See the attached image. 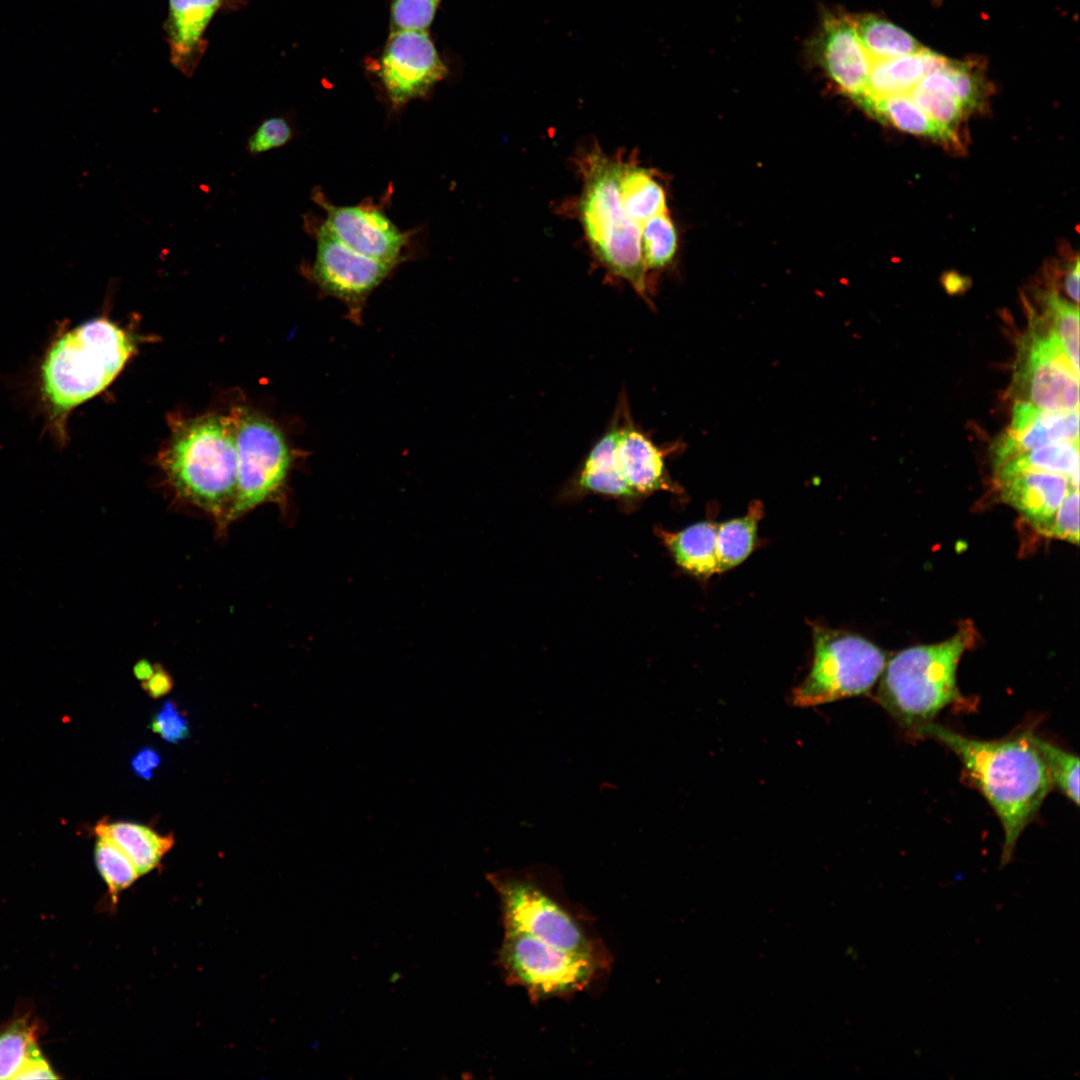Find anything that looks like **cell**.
Returning <instances> with one entry per match:
<instances>
[{"instance_id": "obj_9", "label": "cell", "mask_w": 1080, "mask_h": 1080, "mask_svg": "<svg viewBox=\"0 0 1080 1080\" xmlns=\"http://www.w3.org/2000/svg\"><path fill=\"white\" fill-rule=\"evenodd\" d=\"M498 960L507 978L535 998L580 991L601 965L600 957L566 951L510 929H505Z\"/></svg>"}, {"instance_id": "obj_12", "label": "cell", "mask_w": 1080, "mask_h": 1080, "mask_svg": "<svg viewBox=\"0 0 1080 1080\" xmlns=\"http://www.w3.org/2000/svg\"><path fill=\"white\" fill-rule=\"evenodd\" d=\"M316 255L310 279L327 296L341 301L350 318L359 321L370 294L389 276L396 265L356 252L322 223L314 230Z\"/></svg>"}, {"instance_id": "obj_22", "label": "cell", "mask_w": 1080, "mask_h": 1080, "mask_svg": "<svg viewBox=\"0 0 1080 1080\" xmlns=\"http://www.w3.org/2000/svg\"><path fill=\"white\" fill-rule=\"evenodd\" d=\"M95 832L117 845L133 862L140 876L154 870L174 844L172 834L161 835L148 826L133 822L103 820Z\"/></svg>"}, {"instance_id": "obj_3", "label": "cell", "mask_w": 1080, "mask_h": 1080, "mask_svg": "<svg viewBox=\"0 0 1080 1080\" xmlns=\"http://www.w3.org/2000/svg\"><path fill=\"white\" fill-rule=\"evenodd\" d=\"M624 157L625 151L607 154L598 142L579 146L572 162L581 190L559 206V213L578 221L593 262L606 279L626 282L652 306L641 228L627 214L619 192Z\"/></svg>"}, {"instance_id": "obj_24", "label": "cell", "mask_w": 1080, "mask_h": 1080, "mask_svg": "<svg viewBox=\"0 0 1080 1080\" xmlns=\"http://www.w3.org/2000/svg\"><path fill=\"white\" fill-rule=\"evenodd\" d=\"M1025 471L1061 474L1079 482V441L1053 443L1021 453L995 470L996 480Z\"/></svg>"}, {"instance_id": "obj_1", "label": "cell", "mask_w": 1080, "mask_h": 1080, "mask_svg": "<svg viewBox=\"0 0 1080 1080\" xmlns=\"http://www.w3.org/2000/svg\"><path fill=\"white\" fill-rule=\"evenodd\" d=\"M135 351L128 333L105 316L73 327L64 322L37 368L36 390L45 427L59 447L68 441V418L105 390Z\"/></svg>"}, {"instance_id": "obj_7", "label": "cell", "mask_w": 1080, "mask_h": 1080, "mask_svg": "<svg viewBox=\"0 0 1080 1080\" xmlns=\"http://www.w3.org/2000/svg\"><path fill=\"white\" fill-rule=\"evenodd\" d=\"M813 661L792 692V704L812 707L867 693L886 664L885 653L867 639L812 625Z\"/></svg>"}, {"instance_id": "obj_34", "label": "cell", "mask_w": 1080, "mask_h": 1080, "mask_svg": "<svg viewBox=\"0 0 1080 1080\" xmlns=\"http://www.w3.org/2000/svg\"><path fill=\"white\" fill-rule=\"evenodd\" d=\"M293 137V129L283 117L265 119L256 128L247 141V150L251 155H258L271 149L282 147Z\"/></svg>"}, {"instance_id": "obj_16", "label": "cell", "mask_w": 1080, "mask_h": 1080, "mask_svg": "<svg viewBox=\"0 0 1080 1080\" xmlns=\"http://www.w3.org/2000/svg\"><path fill=\"white\" fill-rule=\"evenodd\" d=\"M820 56L831 80L845 94L858 101L865 94L872 65L853 19L831 16L823 25Z\"/></svg>"}, {"instance_id": "obj_20", "label": "cell", "mask_w": 1080, "mask_h": 1080, "mask_svg": "<svg viewBox=\"0 0 1080 1080\" xmlns=\"http://www.w3.org/2000/svg\"><path fill=\"white\" fill-rule=\"evenodd\" d=\"M717 527L713 521H701L676 532L657 527L655 534L681 569L698 578H707L718 573Z\"/></svg>"}, {"instance_id": "obj_26", "label": "cell", "mask_w": 1080, "mask_h": 1080, "mask_svg": "<svg viewBox=\"0 0 1080 1080\" xmlns=\"http://www.w3.org/2000/svg\"><path fill=\"white\" fill-rule=\"evenodd\" d=\"M853 21L871 61L894 59L923 49L905 30L878 16H863Z\"/></svg>"}, {"instance_id": "obj_39", "label": "cell", "mask_w": 1080, "mask_h": 1080, "mask_svg": "<svg viewBox=\"0 0 1080 1080\" xmlns=\"http://www.w3.org/2000/svg\"><path fill=\"white\" fill-rule=\"evenodd\" d=\"M54 1071L42 1056L41 1052L34 1055L20 1072L16 1075L15 1079H55Z\"/></svg>"}, {"instance_id": "obj_36", "label": "cell", "mask_w": 1080, "mask_h": 1080, "mask_svg": "<svg viewBox=\"0 0 1080 1080\" xmlns=\"http://www.w3.org/2000/svg\"><path fill=\"white\" fill-rule=\"evenodd\" d=\"M151 729L169 743H178L189 734L185 714L172 701H166L151 720Z\"/></svg>"}, {"instance_id": "obj_38", "label": "cell", "mask_w": 1080, "mask_h": 1080, "mask_svg": "<svg viewBox=\"0 0 1080 1080\" xmlns=\"http://www.w3.org/2000/svg\"><path fill=\"white\" fill-rule=\"evenodd\" d=\"M160 762V754L155 749L144 747L137 751L131 759V768L136 776L149 780L159 767Z\"/></svg>"}, {"instance_id": "obj_15", "label": "cell", "mask_w": 1080, "mask_h": 1080, "mask_svg": "<svg viewBox=\"0 0 1080 1080\" xmlns=\"http://www.w3.org/2000/svg\"><path fill=\"white\" fill-rule=\"evenodd\" d=\"M1079 441V411H1050L1016 401L1007 432L992 446L995 470L1013 457L1053 443Z\"/></svg>"}, {"instance_id": "obj_21", "label": "cell", "mask_w": 1080, "mask_h": 1080, "mask_svg": "<svg viewBox=\"0 0 1080 1080\" xmlns=\"http://www.w3.org/2000/svg\"><path fill=\"white\" fill-rule=\"evenodd\" d=\"M637 155L625 153L619 192L627 214L641 228L648 219L668 209L666 192L656 172L641 166Z\"/></svg>"}, {"instance_id": "obj_42", "label": "cell", "mask_w": 1080, "mask_h": 1080, "mask_svg": "<svg viewBox=\"0 0 1080 1080\" xmlns=\"http://www.w3.org/2000/svg\"><path fill=\"white\" fill-rule=\"evenodd\" d=\"M153 672L154 670L152 666L146 661H141L137 663L134 668L135 676L141 681L147 680L153 674Z\"/></svg>"}, {"instance_id": "obj_17", "label": "cell", "mask_w": 1080, "mask_h": 1080, "mask_svg": "<svg viewBox=\"0 0 1080 1080\" xmlns=\"http://www.w3.org/2000/svg\"><path fill=\"white\" fill-rule=\"evenodd\" d=\"M1001 498L1014 507L1032 526L1046 535L1067 494L1079 489V482L1044 471H1025L998 482Z\"/></svg>"}, {"instance_id": "obj_35", "label": "cell", "mask_w": 1080, "mask_h": 1080, "mask_svg": "<svg viewBox=\"0 0 1080 1080\" xmlns=\"http://www.w3.org/2000/svg\"><path fill=\"white\" fill-rule=\"evenodd\" d=\"M1046 536L1078 544L1079 489L1071 490L1060 504Z\"/></svg>"}, {"instance_id": "obj_40", "label": "cell", "mask_w": 1080, "mask_h": 1080, "mask_svg": "<svg viewBox=\"0 0 1080 1080\" xmlns=\"http://www.w3.org/2000/svg\"><path fill=\"white\" fill-rule=\"evenodd\" d=\"M142 687L152 698H160L170 692L172 679L166 671L158 669L144 681Z\"/></svg>"}, {"instance_id": "obj_6", "label": "cell", "mask_w": 1080, "mask_h": 1080, "mask_svg": "<svg viewBox=\"0 0 1080 1080\" xmlns=\"http://www.w3.org/2000/svg\"><path fill=\"white\" fill-rule=\"evenodd\" d=\"M976 631L962 624L949 639L904 649L891 657L880 675L879 704L904 728L915 731L960 700L956 671Z\"/></svg>"}, {"instance_id": "obj_14", "label": "cell", "mask_w": 1080, "mask_h": 1080, "mask_svg": "<svg viewBox=\"0 0 1080 1080\" xmlns=\"http://www.w3.org/2000/svg\"><path fill=\"white\" fill-rule=\"evenodd\" d=\"M312 198L326 213L323 224L342 243L367 257L400 264L409 234L400 231L384 212L371 204L337 206L320 191Z\"/></svg>"}, {"instance_id": "obj_29", "label": "cell", "mask_w": 1080, "mask_h": 1080, "mask_svg": "<svg viewBox=\"0 0 1080 1080\" xmlns=\"http://www.w3.org/2000/svg\"><path fill=\"white\" fill-rule=\"evenodd\" d=\"M1043 320L1059 339L1073 367L1079 372V310L1056 293L1044 297Z\"/></svg>"}, {"instance_id": "obj_32", "label": "cell", "mask_w": 1080, "mask_h": 1080, "mask_svg": "<svg viewBox=\"0 0 1080 1080\" xmlns=\"http://www.w3.org/2000/svg\"><path fill=\"white\" fill-rule=\"evenodd\" d=\"M908 94L932 120L952 130H955L965 111L957 98L941 92L915 87Z\"/></svg>"}, {"instance_id": "obj_31", "label": "cell", "mask_w": 1080, "mask_h": 1080, "mask_svg": "<svg viewBox=\"0 0 1080 1080\" xmlns=\"http://www.w3.org/2000/svg\"><path fill=\"white\" fill-rule=\"evenodd\" d=\"M1030 738L1040 753L1052 784L1076 805L1079 804V758L1034 734Z\"/></svg>"}, {"instance_id": "obj_19", "label": "cell", "mask_w": 1080, "mask_h": 1080, "mask_svg": "<svg viewBox=\"0 0 1080 1080\" xmlns=\"http://www.w3.org/2000/svg\"><path fill=\"white\" fill-rule=\"evenodd\" d=\"M946 62L945 57L925 48L907 56L872 61L867 88L859 102L909 93L926 74Z\"/></svg>"}, {"instance_id": "obj_37", "label": "cell", "mask_w": 1080, "mask_h": 1080, "mask_svg": "<svg viewBox=\"0 0 1080 1080\" xmlns=\"http://www.w3.org/2000/svg\"><path fill=\"white\" fill-rule=\"evenodd\" d=\"M948 71L953 79L956 97L966 110L974 108L980 98V86L973 72L963 64H955L948 60Z\"/></svg>"}, {"instance_id": "obj_18", "label": "cell", "mask_w": 1080, "mask_h": 1080, "mask_svg": "<svg viewBox=\"0 0 1080 1080\" xmlns=\"http://www.w3.org/2000/svg\"><path fill=\"white\" fill-rule=\"evenodd\" d=\"M224 0H169L166 22L170 60L177 70L191 76L203 56L204 33Z\"/></svg>"}, {"instance_id": "obj_23", "label": "cell", "mask_w": 1080, "mask_h": 1080, "mask_svg": "<svg viewBox=\"0 0 1080 1080\" xmlns=\"http://www.w3.org/2000/svg\"><path fill=\"white\" fill-rule=\"evenodd\" d=\"M862 104L881 120L904 132L959 146L956 131L932 120L908 93L872 99Z\"/></svg>"}, {"instance_id": "obj_25", "label": "cell", "mask_w": 1080, "mask_h": 1080, "mask_svg": "<svg viewBox=\"0 0 1080 1080\" xmlns=\"http://www.w3.org/2000/svg\"><path fill=\"white\" fill-rule=\"evenodd\" d=\"M763 512V505L759 501H754L744 516L718 524L716 534L718 573L737 566L752 552L757 537L758 522Z\"/></svg>"}, {"instance_id": "obj_11", "label": "cell", "mask_w": 1080, "mask_h": 1080, "mask_svg": "<svg viewBox=\"0 0 1080 1080\" xmlns=\"http://www.w3.org/2000/svg\"><path fill=\"white\" fill-rule=\"evenodd\" d=\"M487 878L500 896L505 929L566 951L600 957L575 918L533 881L504 873Z\"/></svg>"}, {"instance_id": "obj_33", "label": "cell", "mask_w": 1080, "mask_h": 1080, "mask_svg": "<svg viewBox=\"0 0 1080 1080\" xmlns=\"http://www.w3.org/2000/svg\"><path fill=\"white\" fill-rule=\"evenodd\" d=\"M441 0H392L393 30H427Z\"/></svg>"}, {"instance_id": "obj_28", "label": "cell", "mask_w": 1080, "mask_h": 1080, "mask_svg": "<svg viewBox=\"0 0 1080 1080\" xmlns=\"http://www.w3.org/2000/svg\"><path fill=\"white\" fill-rule=\"evenodd\" d=\"M95 863L107 885L113 904L121 892L129 888L140 874L129 857L112 841L98 836L95 845Z\"/></svg>"}, {"instance_id": "obj_27", "label": "cell", "mask_w": 1080, "mask_h": 1080, "mask_svg": "<svg viewBox=\"0 0 1080 1080\" xmlns=\"http://www.w3.org/2000/svg\"><path fill=\"white\" fill-rule=\"evenodd\" d=\"M677 249L678 233L668 211L642 225L641 251L647 276L671 264Z\"/></svg>"}, {"instance_id": "obj_2", "label": "cell", "mask_w": 1080, "mask_h": 1080, "mask_svg": "<svg viewBox=\"0 0 1080 1080\" xmlns=\"http://www.w3.org/2000/svg\"><path fill=\"white\" fill-rule=\"evenodd\" d=\"M914 733L938 740L960 759L969 779L997 814L1004 831L1001 867L1013 858L1017 841L1052 787L1031 732L1002 740L965 737L930 722Z\"/></svg>"}, {"instance_id": "obj_4", "label": "cell", "mask_w": 1080, "mask_h": 1080, "mask_svg": "<svg viewBox=\"0 0 1080 1080\" xmlns=\"http://www.w3.org/2000/svg\"><path fill=\"white\" fill-rule=\"evenodd\" d=\"M680 443L659 447L635 423L626 391H621L613 414L572 476L562 486L564 496L575 502L598 495L617 502L625 512L637 509L652 494L682 493L667 469L665 459Z\"/></svg>"}, {"instance_id": "obj_13", "label": "cell", "mask_w": 1080, "mask_h": 1080, "mask_svg": "<svg viewBox=\"0 0 1080 1080\" xmlns=\"http://www.w3.org/2000/svg\"><path fill=\"white\" fill-rule=\"evenodd\" d=\"M447 73L427 30L392 31L380 59L378 74L394 106L425 96Z\"/></svg>"}, {"instance_id": "obj_41", "label": "cell", "mask_w": 1080, "mask_h": 1080, "mask_svg": "<svg viewBox=\"0 0 1080 1080\" xmlns=\"http://www.w3.org/2000/svg\"><path fill=\"white\" fill-rule=\"evenodd\" d=\"M1063 286L1067 296L1074 302L1075 305L1079 303V259L1076 257L1075 261L1066 271L1063 279Z\"/></svg>"}, {"instance_id": "obj_30", "label": "cell", "mask_w": 1080, "mask_h": 1080, "mask_svg": "<svg viewBox=\"0 0 1080 1080\" xmlns=\"http://www.w3.org/2000/svg\"><path fill=\"white\" fill-rule=\"evenodd\" d=\"M39 1052L34 1028L24 1020L12 1024L0 1033V1079H15Z\"/></svg>"}, {"instance_id": "obj_10", "label": "cell", "mask_w": 1080, "mask_h": 1080, "mask_svg": "<svg viewBox=\"0 0 1080 1080\" xmlns=\"http://www.w3.org/2000/svg\"><path fill=\"white\" fill-rule=\"evenodd\" d=\"M1010 392L1017 401L1044 410L1079 408V372L1056 335L1037 318L1018 344Z\"/></svg>"}, {"instance_id": "obj_8", "label": "cell", "mask_w": 1080, "mask_h": 1080, "mask_svg": "<svg viewBox=\"0 0 1080 1080\" xmlns=\"http://www.w3.org/2000/svg\"><path fill=\"white\" fill-rule=\"evenodd\" d=\"M237 449V484L229 523L272 500L282 490L292 456L282 431L245 407L231 411Z\"/></svg>"}, {"instance_id": "obj_5", "label": "cell", "mask_w": 1080, "mask_h": 1080, "mask_svg": "<svg viewBox=\"0 0 1080 1080\" xmlns=\"http://www.w3.org/2000/svg\"><path fill=\"white\" fill-rule=\"evenodd\" d=\"M161 466L176 493L226 526L237 484V449L230 415H205L177 425Z\"/></svg>"}]
</instances>
